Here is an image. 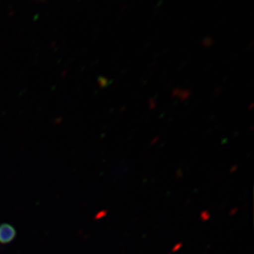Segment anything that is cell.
Returning <instances> with one entry per match:
<instances>
[{
    "label": "cell",
    "instance_id": "1",
    "mask_svg": "<svg viewBox=\"0 0 254 254\" xmlns=\"http://www.w3.org/2000/svg\"><path fill=\"white\" fill-rule=\"evenodd\" d=\"M14 236V231L9 225L0 226V242L7 243L10 241Z\"/></svg>",
    "mask_w": 254,
    "mask_h": 254
}]
</instances>
